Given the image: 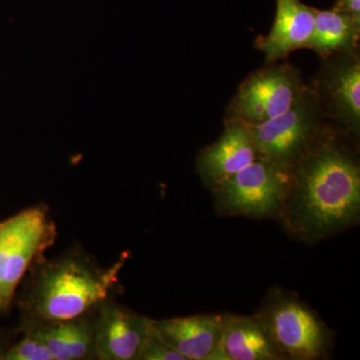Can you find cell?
<instances>
[{"instance_id": "obj_4", "label": "cell", "mask_w": 360, "mask_h": 360, "mask_svg": "<svg viewBox=\"0 0 360 360\" xmlns=\"http://www.w3.org/2000/svg\"><path fill=\"white\" fill-rule=\"evenodd\" d=\"M300 70L288 63H270L239 85L225 122L258 125L283 115L307 91Z\"/></svg>"}, {"instance_id": "obj_6", "label": "cell", "mask_w": 360, "mask_h": 360, "mask_svg": "<svg viewBox=\"0 0 360 360\" xmlns=\"http://www.w3.org/2000/svg\"><path fill=\"white\" fill-rule=\"evenodd\" d=\"M54 236V225L40 207L0 221V314L9 309L26 270L51 245Z\"/></svg>"}, {"instance_id": "obj_13", "label": "cell", "mask_w": 360, "mask_h": 360, "mask_svg": "<svg viewBox=\"0 0 360 360\" xmlns=\"http://www.w3.org/2000/svg\"><path fill=\"white\" fill-rule=\"evenodd\" d=\"M277 349L259 319L222 314L221 335L215 360H279Z\"/></svg>"}, {"instance_id": "obj_7", "label": "cell", "mask_w": 360, "mask_h": 360, "mask_svg": "<svg viewBox=\"0 0 360 360\" xmlns=\"http://www.w3.org/2000/svg\"><path fill=\"white\" fill-rule=\"evenodd\" d=\"M319 104L311 89L297 103L269 122L246 125L258 156L291 172L319 132L326 127Z\"/></svg>"}, {"instance_id": "obj_3", "label": "cell", "mask_w": 360, "mask_h": 360, "mask_svg": "<svg viewBox=\"0 0 360 360\" xmlns=\"http://www.w3.org/2000/svg\"><path fill=\"white\" fill-rule=\"evenodd\" d=\"M283 359H324L330 345L326 324L302 300L274 291L257 314Z\"/></svg>"}, {"instance_id": "obj_16", "label": "cell", "mask_w": 360, "mask_h": 360, "mask_svg": "<svg viewBox=\"0 0 360 360\" xmlns=\"http://www.w3.org/2000/svg\"><path fill=\"white\" fill-rule=\"evenodd\" d=\"M6 360H54L51 350L37 330L27 333L25 338L4 354Z\"/></svg>"}, {"instance_id": "obj_12", "label": "cell", "mask_w": 360, "mask_h": 360, "mask_svg": "<svg viewBox=\"0 0 360 360\" xmlns=\"http://www.w3.org/2000/svg\"><path fill=\"white\" fill-rule=\"evenodd\" d=\"M222 314L153 321V328L186 360H215L221 335Z\"/></svg>"}, {"instance_id": "obj_14", "label": "cell", "mask_w": 360, "mask_h": 360, "mask_svg": "<svg viewBox=\"0 0 360 360\" xmlns=\"http://www.w3.org/2000/svg\"><path fill=\"white\" fill-rule=\"evenodd\" d=\"M360 18L316 9L315 26L309 49L322 59L359 51Z\"/></svg>"}, {"instance_id": "obj_19", "label": "cell", "mask_w": 360, "mask_h": 360, "mask_svg": "<svg viewBox=\"0 0 360 360\" xmlns=\"http://www.w3.org/2000/svg\"><path fill=\"white\" fill-rule=\"evenodd\" d=\"M6 350H4V348H1V347H0V359H4V354H6Z\"/></svg>"}, {"instance_id": "obj_2", "label": "cell", "mask_w": 360, "mask_h": 360, "mask_svg": "<svg viewBox=\"0 0 360 360\" xmlns=\"http://www.w3.org/2000/svg\"><path fill=\"white\" fill-rule=\"evenodd\" d=\"M125 259L110 269H92L77 259H65L47 267L32 296V309L44 321L77 319L108 297L117 283Z\"/></svg>"}, {"instance_id": "obj_1", "label": "cell", "mask_w": 360, "mask_h": 360, "mask_svg": "<svg viewBox=\"0 0 360 360\" xmlns=\"http://www.w3.org/2000/svg\"><path fill=\"white\" fill-rule=\"evenodd\" d=\"M345 135L326 125L291 170L279 217L307 243L333 236L359 219V163Z\"/></svg>"}, {"instance_id": "obj_15", "label": "cell", "mask_w": 360, "mask_h": 360, "mask_svg": "<svg viewBox=\"0 0 360 360\" xmlns=\"http://www.w3.org/2000/svg\"><path fill=\"white\" fill-rule=\"evenodd\" d=\"M37 330L54 360L84 359L96 350L94 329L79 319L54 322L51 326Z\"/></svg>"}, {"instance_id": "obj_17", "label": "cell", "mask_w": 360, "mask_h": 360, "mask_svg": "<svg viewBox=\"0 0 360 360\" xmlns=\"http://www.w3.org/2000/svg\"><path fill=\"white\" fill-rule=\"evenodd\" d=\"M139 359L141 360H186L179 352L163 340L158 331L153 328L151 321V328L148 338L144 341Z\"/></svg>"}, {"instance_id": "obj_5", "label": "cell", "mask_w": 360, "mask_h": 360, "mask_svg": "<svg viewBox=\"0 0 360 360\" xmlns=\"http://www.w3.org/2000/svg\"><path fill=\"white\" fill-rule=\"evenodd\" d=\"M291 172L258 156L245 169L212 189L219 213L252 219L279 217Z\"/></svg>"}, {"instance_id": "obj_9", "label": "cell", "mask_w": 360, "mask_h": 360, "mask_svg": "<svg viewBox=\"0 0 360 360\" xmlns=\"http://www.w3.org/2000/svg\"><path fill=\"white\" fill-rule=\"evenodd\" d=\"M258 158L248 127L225 122L224 134L203 148L198 158V172L203 184L213 189L245 169Z\"/></svg>"}, {"instance_id": "obj_11", "label": "cell", "mask_w": 360, "mask_h": 360, "mask_svg": "<svg viewBox=\"0 0 360 360\" xmlns=\"http://www.w3.org/2000/svg\"><path fill=\"white\" fill-rule=\"evenodd\" d=\"M151 321L116 305H106L94 329L97 356L103 360L139 359Z\"/></svg>"}, {"instance_id": "obj_18", "label": "cell", "mask_w": 360, "mask_h": 360, "mask_svg": "<svg viewBox=\"0 0 360 360\" xmlns=\"http://www.w3.org/2000/svg\"><path fill=\"white\" fill-rule=\"evenodd\" d=\"M333 11L360 18V0H335Z\"/></svg>"}, {"instance_id": "obj_8", "label": "cell", "mask_w": 360, "mask_h": 360, "mask_svg": "<svg viewBox=\"0 0 360 360\" xmlns=\"http://www.w3.org/2000/svg\"><path fill=\"white\" fill-rule=\"evenodd\" d=\"M311 89L323 117L341 132L359 139L360 134V56L359 51L322 59Z\"/></svg>"}, {"instance_id": "obj_10", "label": "cell", "mask_w": 360, "mask_h": 360, "mask_svg": "<svg viewBox=\"0 0 360 360\" xmlns=\"http://www.w3.org/2000/svg\"><path fill=\"white\" fill-rule=\"evenodd\" d=\"M276 6L271 30L259 35L255 44L267 65L278 63L298 49H309L316 18V8L302 0H276Z\"/></svg>"}]
</instances>
